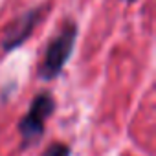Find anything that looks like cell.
I'll return each mask as SVG.
<instances>
[{
	"mask_svg": "<svg viewBox=\"0 0 156 156\" xmlns=\"http://www.w3.org/2000/svg\"><path fill=\"white\" fill-rule=\"evenodd\" d=\"M77 33H79V26L75 20H66L62 22L61 30L50 39L42 61L39 62L37 68V75L42 81H53L55 77L61 75V72L64 70L66 62L70 61L73 48H75V41H77Z\"/></svg>",
	"mask_w": 156,
	"mask_h": 156,
	"instance_id": "cell-1",
	"label": "cell"
},
{
	"mask_svg": "<svg viewBox=\"0 0 156 156\" xmlns=\"http://www.w3.org/2000/svg\"><path fill=\"white\" fill-rule=\"evenodd\" d=\"M53 112H55V98L51 96V92L41 90L31 99V105H30L28 112L17 123V130L20 134L22 149H28V147L35 145L42 138L46 121L53 116Z\"/></svg>",
	"mask_w": 156,
	"mask_h": 156,
	"instance_id": "cell-2",
	"label": "cell"
},
{
	"mask_svg": "<svg viewBox=\"0 0 156 156\" xmlns=\"http://www.w3.org/2000/svg\"><path fill=\"white\" fill-rule=\"evenodd\" d=\"M44 11H46L44 8H31V9L24 11L22 15H19L15 20H11L9 26L6 28L4 35H2V42H0L2 44V50L6 53H9V51L20 48L35 31Z\"/></svg>",
	"mask_w": 156,
	"mask_h": 156,
	"instance_id": "cell-3",
	"label": "cell"
},
{
	"mask_svg": "<svg viewBox=\"0 0 156 156\" xmlns=\"http://www.w3.org/2000/svg\"><path fill=\"white\" fill-rule=\"evenodd\" d=\"M42 156H70V147L62 141H55L44 149Z\"/></svg>",
	"mask_w": 156,
	"mask_h": 156,
	"instance_id": "cell-4",
	"label": "cell"
},
{
	"mask_svg": "<svg viewBox=\"0 0 156 156\" xmlns=\"http://www.w3.org/2000/svg\"><path fill=\"white\" fill-rule=\"evenodd\" d=\"M121 2H127V4H132V2H136V0H121Z\"/></svg>",
	"mask_w": 156,
	"mask_h": 156,
	"instance_id": "cell-5",
	"label": "cell"
}]
</instances>
